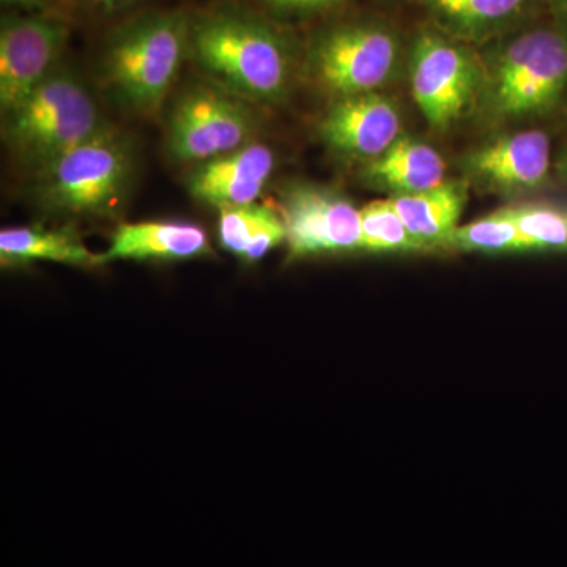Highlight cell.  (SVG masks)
<instances>
[{
  "label": "cell",
  "instance_id": "cell-11",
  "mask_svg": "<svg viewBox=\"0 0 567 567\" xmlns=\"http://www.w3.org/2000/svg\"><path fill=\"white\" fill-rule=\"evenodd\" d=\"M401 114L377 92L336 99L319 125L320 137L331 151L347 158L372 159L401 140Z\"/></svg>",
  "mask_w": 567,
  "mask_h": 567
},
{
  "label": "cell",
  "instance_id": "cell-28",
  "mask_svg": "<svg viewBox=\"0 0 567 567\" xmlns=\"http://www.w3.org/2000/svg\"><path fill=\"white\" fill-rule=\"evenodd\" d=\"M558 171H559V174L563 175V177L567 178V148H566L565 153H563L561 158H559Z\"/></svg>",
  "mask_w": 567,
  "mask_h": 567
},
{
  "label": "cell",
  "instance_id": "cell-19",
  "mask_svg": "<svg viewBox=\"0 0 567 567\" xmlns=\"http://www.w3.org/2000/svg\"><path fill=\"white\" fill-rule=\"evenodd\" d=\"M443 248L476 252L529 251L527 240L518 233L516 223L511 218L507 208L466 226H458L446 238Z\"/></svg>",
  "mask_w": 567,
  "mask_h": 567
},
{
  "label": "cell",
  "instance_id": "cell-6",
  "mask_svg": "<svg viewBox=\"0 0 567 567\" xmlns=\"http://www.w3.org/2000/svg\"><path fill=\"white\" fill-rule=\"evenodd\" d=\"M401 55L398 35L374 21H346L317 32L305 71L324 91L341 96L375 92L393 76Z\"/></svg>",
  "mask_w": 567,
  "mask_h": 567
},
{
  "label": "cell",
  "instance_id": "cell-17",
  "mask_svg": "<svg viewBox=\"0 0 567 567\" xmlns=\"http://www.w3.org/2000/svg\"><path fill=\"white\" fill-rule=\"evenodd\" d=\"M2 264H25L31 260H50L74 267L102 265L100 256L91 252L73 229H40L18 227L0 233Z\"/></svg>",
  "mask_w": 567,
  "mask_h": 567
},
{
  "label": "cell",
  "instance_id": "cell-21",
  "mask_svg": "<svg viewBox=\"0 0 567 567\" xmlns=\"http://www.w3.org/2000/svg\"><path fill=\"white\" fill-rule=\"evenodd\" d=\"M507 212L529 251L567 249V218L558 212L546 207H509Z\"/></svg>",
  "mask_w": 567,
  "mask_h": 567
},
{
  "label": "cell",
  "instance_id": "cell-5",
  "mask_svg": "<svg viewBox=\"0 0 567 567\" xmlns=\"http://www.w3.org/2000/svg\"><path fill=\"white\" fill-rule=\"evenodd\" d=\"M488 104L522 118L554 110L567 92V32L532 29L506 40L492 59Z\"/></svg>",
  "mask_w": 567,
  "mask_h": 567
},
{
  "label": "cell",
  "instance_id": "cell-2",
  "mask_svg": "<svg viewBox=\"0 0 567 567\" xmlns=\"http://www.w3.org/2000/svg\"><path fill=\"white\" fill-rule=\"evenodd\" d=\"M189 21L186 10L144 11L107 35L100 76L115 102L142 114L162 106L189 59Z\"/></svg>",
  "mask_w": 567,
  "mask_h": 567
},
{
  "label": "cell",
  "instance_id": "cell-20",
  "mask_svg": "<svg viewBox=\"0 0 567 567\" xmlns=\"http://www.w3.org/2000/svg\"><path fill=\"white\" fill-rule=\"evenodd\" d=\"M361 251H425L423 244L406 229L391 200H375L361 208Z\"/></svg>",
  "mask_w": 567,
  "mask_h": 567
},
{
  "label": "cell",
  "instance_id": "cell-8",
  "mask_svg": "<svg viewBox=\"0 0 567 567\" xmlns=\"http://www.w3.org/2000/svg\"><path fill=\"white\" fill-rule=\"evenodd\" d=\"M69 22L54 13L6 14L0 24V111L24 102L58 69Z\"/></svg>",
  "mask_w": 567,
  "mask_h": 567
},
{
  "label": "cell",
  "instance_id": "cell-13",
  "mask_svg": "<svg viewBox=\"0 0 567 567\" xmlns=\"http://www.w3.org/2000/svg\"><path fill=\"white\" fill-rule=\"evenodd\" d=\"M550 140L539 130L506 134L481 145L464 162L468 175L499 192H528L547 181Z\"/></svg>",
  "mask_w": 567,
  "mask_h": 567
},
{
  "label": "cell",
  "instance_id": "cell-4",
  "mask_svg": "<svg viewBox=\"0 0 567 567\" xmlns=\"http://www.w3.org/2000/svg\"><path fill=\"white\" fill-rule=\"evenodd\" d=\"M136 166L132 140L111 128L33 173V200L55 216L107 218L132 192Z\"/></svg>",
  "mask_w": 567,
  "mask_h": 567
},
{
  "label": "cell",
  "instance_id": "cell-14",
  "mask_svg": "<svg viewBox=\"0 0 567 567\" xmlns=\"http://www.w3.org/2000/svg\"><path fill=\"white\" fill-rule=\"evenodd\" d=\"M210 252V241L199 224L183 221L126 223L112 235L100 254L102 265L118 259L185 260Z\"/></svg>",
  "mask_w": 567,
  "mask_h": 567
},
{
  "label": "cell",
  "instance_id": "cell-3",
  "mask_svg": "<svg viewBox=\"0 0 567 567\" xmlns=\"http://www.w3.org/2000/svg\"><path fill=\"white\" fill-rule=\"evenodd\" d=\"M111 130L87 85L55 69L39 87L2 115V140L21 166L37 173Z\"/></svg>",
  "mask_w": 567,
  "mask_h": 567
},
{
  "label": "cell",
  "instance_id": "cell-23",
  "mask_svg": "<svg viewBox=\"0 0 567 567\" xmlns=\"http://www.w3.org/2000/svg\"><path fill=\"white\" fill-rule=\"evenodd\" d=\"M286 237V224H284L282 216H279L278 213L264 205L262 215H260L259 223H257L256 229H254L244 259L248 260V262H257L276 246L282 244Z\"/></svg>",
  "mask_w": 567,
  "mask_h": 567
},
{
  "label": "cell",
  "instance_id": "cell-16",
  "mask_svg": "<svg viewBox=\"0 0 567 567\" xmlns=\"http://www.w3.org/2000/svg\"><path fill=\"white\" fill-rule=\"evenodd\" d=\"M468 199V185L462 181L443 182L427 192L390 197L395 212L425 249L445 245L458 227Z\"/></svg>",
  "mask_w": 567,
  "mask_h": 567
},
{
  "label": "cell",
  "instance_id": "cell-22",
  "mask_svg": "<svg viewBox=\"0 0 567 567\" xmlns=\"http://www.w3.org/2000/svg\"><path fill=\"white\" fill-rule=\"evenodd\" d=\"M264 205H241V207L221 208L219 215V244L226 251L244 259L246 248L251 240L254 229L262 215Z\"/></svg>",
  "mask_w": 567,
  "mask_h": 567
},
{
  "label": "cell",
  "instance_id": "cell-7",
  "mask_svg": "<svg viewBox=\"0 0 567 567\" xmlns=\"http://www.w3.org/2000/svg\"><path fill=\"white\" fill-rule=\"evenodd\" d=\"M256 133L251 103L207 80L175 100L166 151L174 162L199 164L251 144Z\"/></svg>",
  "mask_w": 567,
  "mask_h": 567
},
{
  "label": "cell",
  "instance_id": "cell-12",
  "mask_svg": "<svg viewBox=\"0 0 567 567\" xmlns=\"http://www.w3.org/2000/svg\"><path fill=\"white\" fill-rule=\"evenodd\" d=\"M275 153L251 142L238 151L194 164L186 188L199 203L221 208L256 204L275 171Z\"/></svg>",
  "mask_w": 567,
  "mask_h": 567
},
{
  "label": "cell",
  "instance_id": "cell-15",
  "mask_svg": "<svg viewBox=\"0 0 567 567\" xmlns=\"http://www.w3.org/2000/svg\"><path fill=\"white\" fill-rule=\"evenodd\" d=\"M445 159L431 145L399 140L390 151L365 164L363 178L393 196L427 192L445 181Z\"/></svg>",
  "mask_w": 567,
  "mask_h": 567
},
{
  "label": "cell",
  "instance_id": "cell-1",
  "mask_svg": "<svg viewBox=\"0 0 567 567\" xmlns=\"http://www.w3.org/2000/svg\"><path fill=\"white\" fill-rule=\"evenodd\" d=\"M189 61L208 81L251 104H278L292 84V40L248 7L219 3L192 13Z\"/></svg>",
  "mask_w": 567,
  "mask_h": 567
},
{
  "label": "cell",
  "instance_id": "cell-25",
  "mask_svg": "<svg viewBox=\"0 0 567 567\" xmlns=\"http://www.w3.org/2000/svg\"><path fill=\"white\" fill-rule=\"evenodd\" d=\"M3 7H9L21 13H51V7L58 0H0Z\"/></svg>",
  "mask_w": 567,
  "mask_h": 567
},
{
  "label": "cell",
  "instance_id": "cell-9",
  "mask_svg": "<svg viewBox=\"0 0 567 567\" xmlns=\"http://www.w3.org/2000/svg\"><path fill=\"white\" fill-rule=\"evenodd\" d=\"M480 80L475 59L435 31L417 35L410 58L413 99L434 128H447L472 103Z\"/></svg>",
  "mask_w": 567,
  "mask_h": 567
},
{
  "label": "cell",
  "instance_id": "cell-24",
  "mask_svg": "<svg viewBox=\"0 0 567 567\" xmlns=\"http://www.w3.org/2000/svg\"><path fill=\"white\" fill-rule=\"evenodd\" d=\"M265 6L286 17H311L334 9L344 0H264Z\"/></svg>",
  "mask_w": 567,
  "mask_h": 567
},
{
  "label": "cell",
  "instance_id": "cell-18",
  "mask_svg": "<svg viewBox=\"0 0 567 567\" xmlns=\"http://www.w3.org/2000/svg\"><path fill=\"white\" fill-rule=\"evenodd\" d=\"M445 31L480 41L505 31L527 11L529 0H424Z\"/></svg>",
  "mask_w": 567,
  "mask_h": 567
},
{
  "label": "cell",
  "instance_id": "cell-10",
  "mask_svg": "<svg viewBox=\"0 0 567 567\" xmlns=\"http://www.w3.org/2000/svg\"><path fill=\"white\" fill-rule=\"evenodd\" d=\"M281 212L292 256L361 251V210L333 189L312 183L287 185Z\"/></svg>",
  "mask_w": 567,
  "mask_h": 567
},
{
  "label": "cell",
  "instance_id": "cell-27",
  "mask_svg": "<svg viewBox=\"0 0 567 567\" xmlns=\"http://www.w3.org/2000/svg\"><path fill=\"white\" fill-rule=\"evenodd\" d=\"M551 7L563 24V31L567 32V0H551Z\"/></svg>",
  "mask_w": 567,
  "mask_h": 567
},
{
  "label": "cell",
  "instance_id": "cell-26",
  "mask_svg": "<svg viewBox=\"0 0 567 567\" xmlns=\"http://www.w3.org/2000/svg\"><path fill=\"white\" fill-rule=\"evenodd\" d=\"M89 6L99 13L112 17V14L122 13V11L130 10L132 7L140 3L141 0H87Z\"/></svg>",
  "mask_w": 567,
  "mask_h": 567
}]
</instances>
